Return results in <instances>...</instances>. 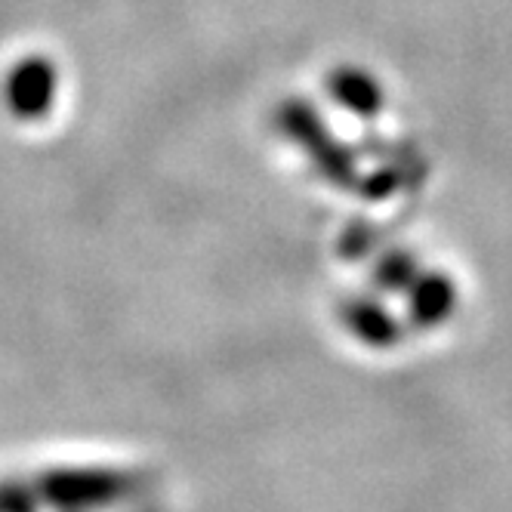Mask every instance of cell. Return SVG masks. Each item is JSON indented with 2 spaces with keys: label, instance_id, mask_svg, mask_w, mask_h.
Returning <instances> with one entry per match:
<instances>
[{
  "label": "cell",
  "instance_id": "1",
  "mask_svg": "<svg viewBox=\"0 0 512 512\" xmlns=\"http://www.w3.org/2000/svg\"><path fill=\"white\" fill-rule=\"evenodd\" d=\"M53 93V71L41 62H25L10 78V102L19 115H34L50 102Z\"/></svg>",
  "mask_w": 512,
  "mask_h": 512
}]
</instances>
